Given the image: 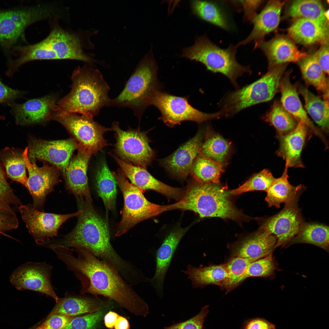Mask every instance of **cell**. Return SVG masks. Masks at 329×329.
<instances>
[{"instance_id": "obj_30", "label": "cell", "mask_w": 329, "mask_h": 329, "mask_svg": "<svg viewBox=\"0 0 329 329\" xmlns=\"http://www.w3.org/2000/svg\"><path fill=\"white\" fill-rule=\"evenodd\" d=\"M328 25L305 18L296 19L288 28L290 37L299 44L309 45L318 43L328 44Z\"/></svg>"}, {"instance_id": "obj_54", "label": "cell", "mask_w": 329, "mask_h": 329, "mask_svg": "<svg viewBox=\"0 0 329 329\" xmlns=\"http://www.w3.org/2000/svg\"><path fill=\"white\" fill-rule=\"evenodd\" d=\"M317 61L325 74H329V49L328 44H323L315 52Z\"/></svg>"}, {"instance_id": "obj_18", "label": "cell", "mask_w": 329, "mask_h": 329, "mask_svg": "<svg viewBox=\"0 0 329 329\" xmlns=\"http://www.w3.org/2000/svg\"><path fill=\"white\" fill-rule=\"evenodd\" d=\"M28 147V156L31 162H48L62 171L64 175L73 152L77 149L73 138L53 141L32 139Z\"/></svg>"}, {"instance_id": "obj_42", "label": "cell", "mask_w": 329, "mask_h": 329, "mask_svg": "<svg viewBox=\"0 0 329 329\" xmlns=\"http://www.w3.org/2000/svg\"><path fill=\"white\" fill-rule=\"evenodd\" d=\"M265 121L273 126L278 135L285 134L293 130L298 122L282 106L280 102L275 101L264 117Z\"/></svg>"}, {"instance_id": "obj_35", "label": "cell", "mask_w": 329, "mask_h": 329, "mask_svg": "<svg viewBox=\"0 0 329 329\" xmlns=\"http://www.w3.org/2000/svg\"><path fill=\"white\" fill-rule=\"evenodd\" d=\"M231 144L228 141L208 126L206 129L205 139L201 146L199 154L224 166L226 164L229 154Z\"/></svg>"}, {"instance_id": "obj_9", "label": "cell", "mask_w": 329, "mask_h": 329, "mask_svg": "<svg viewBox=\"0 0 329 329\" xmlns=\"http://www.w3.org/2000/svg\"><path fill=\"white\" fill-rule=\"evenodd\" d=\"M122 193L124 204L122 218L115 235L119 236L139 222L168 210V205H161L149 201L143 190L130 183L119 169L113 173Z\"/></svg>"}, {"instance_id": "obj_39", "label": "cell", "mask_w": 329, "mask_h": 329, "mask_svg": "<svg viewBox=\"0 0 329 329\" xmlns=\"http://www.w3.org/2000/svg\"><path fill=\"white\" fill-rule=\"evenodd\" d=\"M117 182L106 162H102L97 171L96 184L98 193L107 211L114 207L117 194Z\"/></svg>"}, {"instance_id": "obj_16", "label": "cell", "mask_w": 329, "mask_h": 329, "mask_svg": "<svg viewBox=\"0 0 329 329\" xmlns=\"http://www.w3.org/2000/svg\"><path fill=\"white\" fill-rule=\"evenodd\" d=\"M52 269L51 266L45 262L27 263L14 271L10 277V281L18 290H29L44 294L57 302L59 298L51 284Z\"/></svg>"}, {"instance_id": "obj_47", "label": "cell", "mask_w": 329, "mask_h": 329, "mask_svg": "<svg viewBox=\"0 0 329 329\" xmlns=\"http://www.w3.org/2000/svg\"><path fill=\"white\" fill-rule=\"evenodd\" d=\"M21 204V202L6 180L5 173L0 160V208Z\"/></svg>"}, {"instance_id": "obj_19", "label": "cell", "mask_w": 329, "mask_h": 329, "mask_svg": "<svg viewBox=\"0 0 329 329\" xmlns=\"http://www.w3.org/2000/svg\"><path fill=\"white\" fill-rule=\"evenodd\" d=\"M57 98L54 95L29 100L22 104L12 102L11 107L17 125H28L52 119L56 113Z\"/></svg>"}, {"instance_id": "obj_4", "label": "cell", "mask_w": 329, "mask_h": 329, "mask_svg": "<svg viewBox=\"0 0 329 329\" xmlns=\"http://www.w3.org/2000/svg\"><path fill=\"white\" fill-rule=\"evenodd\" d=\"M87 34L83 37L55 26L44 39L32 45L19 46L16 51L17 59L21 65L37 60L70 59L91 64L95 55L87 54L83 48L90 49L91 43Z\"/></svg>"}, {"instance_id": "obj_23", "label": "cell", "mask_w": 329, "mask_h": 329, "mask_svg": "<svg viewBox=\"0 0 329 329\" xmlns=\"http://www.w3.org/2000/svg\"><path fill=\"white\" fill-rule=\"evenodd\" d=\"M285 1H269L262 11L257 14L252 22L253 30L249 36L239 42L237 47L253 41L254 48L260 46L267 34L275 30L278 27L281 19V13Z\"/></svg>"}, {"instance_id": "obj_31", "label": "cell", "mask_w": 329, "mask_h": 329, "mask_svg": "<svg viewBox=\"0 0 329 329\" xmlns=\"http://www.w3.org/2000/svg\"><path fill=\"white\" fill-rule=\"evenodd\" d=\"M181 271L188 276L193 288L216 285L222 287L228 273L227 263L208 266L194 267L189 264L186 270Z\"/></svg>"}, {"instance_id": "obj_11", "label": "cell", "mask_w": 329, "mask_h": 329, "mask_svg": "<svg viewBox=\"0 0 329 329\" xmlns=\"http://www.w3.org/2000/svg\"><path fill=\"white\" fill-rule=\"evenodd\" d=\"M52 119L61 123L71 134L77 149L85 150L92 154L102 150L108 145L104 135L111 129L101 125L93 119L73 113L56 115Z\"/></svg>"}, {"instance_id": "obj_25", "label": "cell", "mask_w": 329, "mask_h": 329, "mask_svg": "<svg viewBox=\"0 0 329 329\" xmlns=\"http://www.w3.org/2000/svg\"><path fill=\"white\" fill-rule=\"evenodd\" d=\"M111 300H102L94 297L66 295L59 298L55 306L48 317L62 315L71 317L95 312L100 310L110 308L113 304Z\"/></svg>"}, {"instance_id": "obj_1", "label": "cell", "mask_w": 329, "mask_h": 329, "mask_svg": "<svg viewBox=\"0 0 329 329\" xmlns=\"http://www.w3.org/2000/svg\"><path fill=\"white\" fill-rule=\"evenodd\" d=\"M70 248L59 247L55 253L80 281L82 294L102 295L137 316L149 314L147 304L114 268L85 247Z\"/></svg>"}, {"instance_id": "obj_22", "label": "cell", "mask_w": 329, "mask_h": 329, "mask_svg": "<svg viewBox=\"0 0 329 329\" xmlns=\"http://www.w3.org/2000/svg\"><path fill=\"white\" fill-rule=\"evenodd\" d=\"M77 154L72 157L64 175L67 188L76 198L92 202L88 183L87 171L92 154L78 149Z\"/></svg>"}, {"instance_id": "obj_7", "label": "cell", "mask_w": 329, "mask_h": 329, "mask_svg": "<svg viewBox=\"0 0 329 329\" xmlns=\"http://www.w3.org/2000/svg\"><path fill=\"white\" fill-rule=\"evenodd\" d=\"M157 70L151 48L140 60L122 92L111 100L110 106L130 108L140 117L147 107L148 97L154 89L160 88Z\"/></svg>"}, {"instance_id": "obj_21", "label": "cell", "mask_w": 329, "mask_h": 329, "mask_svg": "<svg viewBox=\"0 0 329 329\" xmlns=\"http://www.w3.org/2000/svg\"><path fill=\"white\" fill-rule=\"evenodd\" d=\"M121 168V170L131 183L142 190L155 191L167 197L179 200L184 192L181 189L167 185L153 176L144 168L126 162L112 155Z\"/></svg>"}, {"instance_id": "obj_38", "label": "cell", "mask_w": 329, "mask_h": 329, "mask_svg": "<svg viewBox=\"0 0 329 329\" xmlns=\"http://www.w3.org/2000/svg\"><path fill=\"white\" fill-rule=\"evenodd\" d=\"M22 153L17 149L7 147L1 152L0 160L8 177L27 188L28 178Z\"/></svg>"}, {"instance_id": "obj_43", "label": "cell", "mask_w": 329, "mask_h": 329, "mask_svg": "<svg viewBox=\"0 0 329 329\" xmlns=\"http://www.w3.org/2000/svg\"><path fill=\"white\" fill-rule=\"evenodd\" d=\"M252 262L246 259L233 256L227 263L228 275L222 287L226 290V293L233 289L245 279L247 268Z\"/></svg>"}, {"instance_id": "obj_55", "label": "cell", "mask_w": 329, "mask_h": 329, "mask_svg": "<svg viewBox=\"0 0 329 329\" xmlns=\"http://www.w3.org/2000/svg\"><path fill=\"white\" fill-rule=\"evenodd\" d=\"M119 315L116 313L110 311L106 313L103 317L104 325L109 329H113Z\"/></svg>"}, {"instance_id": "obj_28", "label": "cell", "mask_w": 329, "mask_h": 329, "mask_svg": "<svg viewBox=\"0 0 329 329\" xmlns=\"http://www.w3.org/2000/svg\"><path fill=\"white\" fill-rule=\"evenodd\" d=\"M290 74L288 72L284 74L280 81L279 90L281 94V104L297 121L303 123L315 134L324 140L322 134L309 119L303 107L297 92V85L292 84L290 81Z\"/></svg>"}, {"instance_id": "obj_41", "label": "cell", "mask_w": 329, "mask_h": 329, "mask_svg": "<svg viewBox=\"0 0 329 329\" xmlns=\"http://www.w3.org/2000/svg\"><path fill=\"white\" fill-rule=\"evenodd\" d=\"M223 166L200 155L195 160L191 173L194 179L202 183H219Z\"/></svg>"}, {"instance_id": "obj_40", "label": "cell", "mask_w": 329, "mask_h": 329, "mask_svg": "<svg viewBox=\"0 0 329 329\" xmlns=\"http://www.w3.org/2000/svg\"><path fill=\"white\" fill-rule=\"evenodd\" d=\"M321 2L317 0H297L291 3L288 11L289 16L296 19L305 18L328 25Z\"/></svg>"}, {"instance_id": "obj_2", "label": "cell", "mask_w": 329, "mask_h": 329, "mask_svg": "<svg viewBox=\"0 0 329 329\" xmlns=\"http://www.w3.org/2000/svg\"><path fill=\"white\" fill-rule=\"evenodd\" d=\"M76 198L80 211L76 225L61 239L48 243L47 247L50 248L54 246H83L111 265L122 276L128 275L132 270V264L122 258L111 245L107 223L95 211L91 202Z\"/></svg>"}, {"instance_id": "obj_20", "label": "cell", "mask_w": 329, "mask_h": 329, "mask_svg": "<svg viewBox=\"0 0 329 329\" xmlns=\"http://www.w3.org/2000/svg\"><path fill=\"white\" fill-rule=\"evenodd\" d=\"M203 140V132L200 130L173 154L161 159V164L173 175L186 178L191 172L193 162L200 154Z\"/></svg>"}, {"instance_id": "obj_56", "label": "cell", "mask_w": 329, "mask_h": 329, "mask_svg": "<svg viewBox=\"0 0 329 329\" xmlns=\"http://www.w3.org/2000/svg\"><path fill=\"white\" fill-rule=\"evenodd\" d=\"M114 327L115 329H130V325L126 317L119 315Z\"/></svg>"}, {"instance_id": "obj_36", "label": "cell", "mask_w": 329, "mask_h": 329, "mask_svg": "<svg viewBox=\"0 0 329 329\" xmlns=\"http://www.w3.org/2000/svg\"><path fill=\"white\" fill-rule=\"evenodd\" d=\"M299 92L304 99L306 112L322 129L328 132V100L322 99L320 97L315 95L306 87L303 86H301L299 87Z\"/></svg>"}, {"instance_id": "obj_33", "label": "cell", "mask_w": 329, "mask_h": 329, "mask_svg": "<svg viewBox=\"0 0 329 329\" xmlns=\"http://www.w3.org/2000/svg\"><path fill=\"white\" fill-rule=\"evenodd\" d=\"M192 14L201 20L226 30L230 28L226 14L216 2L204 0L190 2Z\"/></svg>"}, {"instance_id": "obj_53", "label": "cell", "mask_w": 329, "mask_h": 329, "mask_svg": "<svg viewBox=\"0 0 329 329\" xmlns=\"http://www.w3.org/2000/svg\"><path fill=\"white\" fill-rule=\"evenodd\" d=\"M240 329H275V325L265 319L255 318L244 321Z\"/></svg>"}, {"instance_id": "obj_3", "label": "cell", "mask_w": 329, "mask_h": 329, "mask_svg": "<svg viewBox=\"0 0 329 329\" xmlns=\"http://www.w3.org/2000/svg\"><path fill=\"white\" fill-rule=\"evenodd\" d=\"M92 65L85 62L74 70L71 90L57 103L56 115L79 113L93 119L103 107L110 106L109 87Z\"/></svg>"}, {"instance_id": "obj_13", "label": "cell", "mask_w": 329, "mask_h": 329, "mask_svg": "<svg viewBox=\"0 0 329 329\" xmlns=\"http://www.w3.org/2000/svg\"><path fill=\"white\" fill-rule=\"evenodd\" d=\"M51 10L44 5L0 9V44L5 49L12 48L27 27L49 16Z\"/></svg>"}, {"instance_id": "obj_32", "label": "cell", "mask_w": 329, "mask_h": 329, "mask_svg": "<svg viewBox=\"0 0 329 329\" xmlns=\"http://www.w3.org/2000/svg\"><path fill=\"white\" fill-rule=\"evenodd\" d=\"M288 168L285 166L281 176L275 178L266 191L267 194L265 200L270 207L274 206L279 208L281 203L287 204L301 195L304 188L302 185L295 186L290 184L288 179Z\"/></svg>"}, {"instance_id": "obj_8", "label": "cell", "mask_w": 329, "mask_h": 329, "mask_svg": "<svg viewBox=\"0 0 329 329\" xmlns=\"http://www.w3.org/2000/svg\"><path fill=\"white\" fill-rule=\"evenodd\" d=\"M287 64L268 69L261 77L252 83L229 93L225 98L221 110L229 116L252 106L271 100L278 90Z\"/></svg>"}, {"instance_id": "obj_17", "label": "cell", "mask_w": 329, "mask_h": 329, "mask_svg": "<svg viewBox=\"0 0 329 329\" xmlns=\"http://www.w3.org/2000/svg\"><path fill=\"white\" fill-rule=\"evenodd\" d=\"M28 147L22 153V157L28 173L27 187L33 200V205L37 210L43 211L47 196L53 190L59 181L58 169L54 166L44 164L39 167L35 161L31 162L28 156Z\"/></svg>"}, {"instance_id": "obj_10", "label": "cell", "mask_w": 329, "mask_h": 329, "mask_svg": "<svg viewBox=\"0 0 329 329\" xmlns=\"http://www.w3.org/2000/svg\"><path fill=\"white\" fill-rule=\"evenodd\" d=\"M160 89L153 90L147 99V104L148 106H154L160 111L161 115L159 119L169 127L186 121L200 123L223 116L221 111L213 113L201 111L189 103L187 97L172 95Z\"/></svg>"}, {"instance_id": "obj_27", "label": "cell", "mask_w": 329, "mask_h": 329, "mask_svg": "<svg viewBox=\"0 0 329 329\" xmlns=\"http://www.w3.org/2000/svg\"><path fill=\"white\" fill-rule=\"evenodd\" d=\"M266 56L268 69L289 62H299L308 55L300 51L290 40L278 36L260 45Z\"/></svg>"}, {"instance_id": "obj_45", "label": "cell", "mask_w": 329, "mask_h": 329, "mask_svg": "<svg viewBox=\"0 0 329 329\" xmlns=\"http://www.w3.org/2000/svg\"><path fill=\"white\" fill-rule=\"evenodd\" d=\"M276 269V264L271 254L250 263L247 268L245 278L270 277L273 275Z\"/></svg>"}, {"instance_id": "obj_51", "label": "cell", "mask_w": 329, "mask_h": 329, "mask_svg": "<svg viewBox=\"0 0 329 329\" xmlns=\"http://www.w3.org/2000/svg\"><path fill=\"white\" fill-rule=\"evenodd\" d=\"M24 91L11 88L3 83L0 77V103L12 102L22 97L25 94Z\"/></svg>"}, {"instance_id": "obj_14", "label": "cell", "mask_w": 329, "mask_h": 329, "mask_svg": "<svg viewBox=\"0 0 329 329\" xmlns=\"http://www.w3.org/2000/svg\"><path fill=\"white\" fill-rule=\"evenodd\" d=\"M19 209L27 228L36 243L43 245L56 236L60 226L68 219L78 216L80 211L67 214L45 213L33 204L21 205Z\"/></svg>"}, {"instance_id": "obj_57", "label": "cell", "mask_w": 329, "mask_h": 329, "mask_svg": "<svg viewBox=\"0 0 329 329\" xmlns=\"http://www.w3.org/2000/svg\"><path fill=\"white\" fill-rule=\"evenodd\" d=\"M5 119V116L0 115V119L3 120V119Z\"/></svg>"}, {"instance_id": "obj_15", "label": "cell", "mask_w": 329, "mask_h": 329, "mask_svg": "<svg viewBox=\"0 0 329 329\" xmlns=\"http://www.w3.org/2000/svg\"><path fill=\"white\" fill-rule=\"evenodd\" d=\"M300 195L285 204L278 213L266 219L260 228L259 230L276 237L275 248L287 245L297 234L304 222L298 205Z\"/></svg>"}, {"instance_id": "obj_44", "label": "cell", "mask_w": 329, "mask_h": 329, "mask_svg": "<svg viewBox=\"0 0 329 329\" xmlns=\"http://www.w3.org/2000/svg\"><path fill=\"white\" fill-rule=\"evenodd\" d=\"M275 179L269 170L264 169L254 175L238 187L230 191V193L237 195L253 191H266Z\"/></svg>"}, {"instance_id": "obj_50", "label": "cell", "mask_w": 329, "mask_h": 329, "mask_svg": "<svg viewBox=\"0 0 329 329\" xmlns=\"http://www.w3.org/2000/svg\"><path fill=\"white\" fill-rule=\"evenodd\" d=\"M75 317L62 315L48 317L45 320L35 329H63Z\"/></svg>"}, {"instance_id": "obj_12", "label": "cell", "mask_w": 329, "mask_h": 329, "mask_svg": "<svg viewBox=\"0 0 329 329\" xmlns=\"http://www.w3.org/2000/svg\"><path fill=\"white\" fill-rule=\"evenodd\" d=\"M111 129L115 133V150L121 159L146 169L155 155L149 145L146 132L139 129L124 131L120 128L118 122L112 123Z\"/></svg>"}, {"instance_id": "obj_29", "label": "cell", "mask_w": 329, "mask_h": 329, "mask_svg": "<svg viewBox=\"0 0 329 329\" xmlns=\"http://www.w3.org/2000/svg\"><path fill=\"white\" fill-rule=\"evenodd\" d=\"M277 242L274 235L259 230L238 244L233 250V256L253 262L272 254Z\"/></svg>"}, {"instance_id": "obj_6", "label": "cell", "mask_w": 329, "mask_h": 329, "mask_svg": "<svg viewBox=\"0 0 329 329\" xmlns=\"http://www.w3.org/2000/svg\"><path fill=\"white\" fill-rule=\"evenodd\" d=\"M237 48L231 45L227 48H221L204 35L196 37L192 46L183 49L181 57L200 62L213 73L223 74L237 87V78L251 72L249 66L242 65L237 61Z\"/></svg>"}, {"instance_id": "obj_24", "label": "cell", "mask_w": 329, "mask_h": 329, "mask_svg": "<svg viewBox=\"0 0 329 329\" xmlns=\"http://www.w3.org/2000/svg\"><path fill=\"white\" fill-rule=\"evenodd\" d=\"M189 227L172 232L164 240L156 254V270L150 282L160 296L167 272L179 243Z\"/></svg>"}, {"instance_id": "obj_5", "label": "cell", "mask_w": 329, "mask_h": 329, "mask_svg": "<svg viewBox=\"0 0 329 329\" xmlns=\"http://www.w3.org/2000/svg\"><path fill=\"white\" fill-rule=\"evenodd\" d=\"M227 188L219 183H202L194 179L188 186L182 198L169 205L168 210H190L202 218L239 220L242 215L233 205Z\"/></svg>"}, {"instance_id": "obj_26", "label": "cell", "mask_w": 329, "mask_h": 329, "mask_svg": "<svg viewBox=\"0 0 329 329\" xmlns=\"http://www.w3.org/2000/svg\"><path fill=\"white\" fill-rule=\"evenodd\" d=\"M308 129L303 123L298 122L292 131L285 134L278 135L280 146L277 154L285 160V166L288 168L304 167L301 157Z\"/></svg>"}, {"instance_id": "obj_37", "label": "cell", "mask_w": 329, "mask_h": 329, "mask_svg": "<svg viewBox=\"0 0 329 329\" xmlns=\"http://www.w3.org/2000/svg\"><path fill=\"white\" fill-rule=\"evenodd\" d=\"M299 243L313 245L328 252V226L317 223L304 222L297 234L288 244Z\"/></svg>"}, {"instance_id": "obj_52", "label": "cell", "mask_w": 329, "mask_h": 329, "mask_svg": "<svg viewBox=\"0 0 329 329\" xmlns=\"http://www.w3.org/2000/svg\"><path fill=\"white\" fill-rule=\"evenodd\" d=\"M262 0H241L238 1L242 5L244 11V18L252 22L256 15V11L262 3Z\"/></svg>"}, {"instance_id": "obj_34", "label": "cell", "mask_w": 329, "mask_h": 329, "mask_svg": "<svg viewBox=\"0 0 329 329\" xmlns=\"http://www.w3.org/2000/svg\"><path fill=\"white\" fill-rule=\"evenodd\" d=\"M299 63L305 82L322 92L324 99L328 100V78L319 65L315 53L302 58Z\"/></svg>"}, {"instance_id": "obj_48", "label": "cell", "mask_w": 329, "mask_h": 329, "mask_svg": "<svg viewBox=\"0 0 329 329\" xmlns=\"http://www.w3.org/2000/svg\"><path fill=\"white\" fill-rule=\"evenodd\" d=\"M208 307L209 305H206L196 316L184 321L165 327L164 329H203L205 318L209 312Z\"/></svg>"}, {"instance_id": "obj_49", "label": "cell", "mask_w": 329, "mask_h": 329, "mask_svg": "<svg viewBox=\"0 0 329 329\" xmlns=\"http://www.w3.org/2000/svg\"><path fill=\"white\" fill-rule=\"evenodd\" d=\"M19 222L11 207L0 208V234L9 236L5 232L16 229Z\"/></svg>"}, {"instance_id": "obj_46", "label": "cell", "mask_w": 329, "mask_h": 329, "mask_svg": "<svg viewBox=\"0 0 329 329\" xmlns=\"http://www.w3.org/2000/svg\"><path fill=\"white\" fill-rule=\"evenodd\" d=\"M109 308L83 316L75 317L63 329H98Z\"/></svg>"}]
</instances>
